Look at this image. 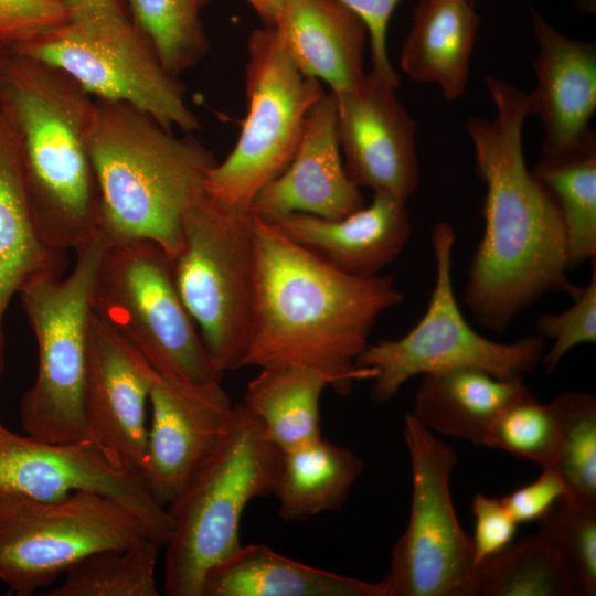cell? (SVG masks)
<instances>
[{
  "label": "cell",
  "mask_w": 596,
  "mask_h": 596,
  "mask_svg": "<svg viewBox=\"0 0 596 596\" xmlns=\"http://www.w3.org/2000/svg\"><path fill=\"white\" fill-rule=\"evenodd\" d=\"M281 450L257 419L234 404L214 450L167 505L173 523L167 542L163 592L201 596L207 571L240 545V523L255 498L273 494Z\"/></svg>",
  "instance_id": "5"
},
{
  "label": "cell",
  "mask_w": 596,
  "mask_h": 596,
  "mask_svg": "<svg viewBox=\"0 0 596 596\" xmlns=\"http://www.w3.org/2000/svg\"><path fill=\"white\" fill-rule=\"evenodd\" d=\"M142 480L167 508L214 450L233 405L221 382L158 374L150 395Z\"/></svg>",
  "instance_id": "16"
},
{
  "label": "cell",
  "mask_w": 596,
  "mask_h": 596,
  "mask_svg": "<svg viewBox=\"0 0 596 596\" xmlns=\"http://www.w3.org/2000/svg\"><path fill=\"white\" fill-rule=\"evenodd\" d=\"M566 496L567 490L560 475L554 469L546 468L542 469L534 481L502 497L501 501L519 524L540 521Z\"/></svg>",
  "instance_id": "39"
},
{
  "label": "cell",
  "mask_w": 596,
  "mask_h": 596,
  "mask_svg": "<svg viewBox=\"0 0 596 596\" xmlns=\"http://www.w3.org/2000/svg\"><path fill=\"white\" fill-rule=\"evenodd\" d=\"M269 223L333 267L356 277L380 275L402 253L412 233L406 202L384 193H374L369 205L340 219L291 213Z\"/></svg>",
  "instance_id": "20"
},
{
  "label": "cell",
  "mask_w": 596,
  "mask_h": 596,
  "mask_svg": "<svg viewBox=\"0 0 596 596\" xmlns=\"http://www.w3.org/2000/svg\"><path fill=\"white\" fill-rule=\"evenodd\" d=\"M326 387H330L328 376L312 368H262L247 384L242 404L265 438L287 451L322 436L320 397Z\"/></svg>",
  "instance_id": "27"
},
{
  "label": "cell",
  "mask_w": 596,
  "mask_h": 596,
  "mask_svg": "<svg viewBox=\"0 0 596 596\" xmlns=\"http://www.w3.org/2000/svg\"><path fill=\"white\" fill-rule=\"evenodd\" d=\"M340 1L365 25L372 60L371 73L397 88L400 77L389 58L387 30L391 17L401 0Z\"/></svg>",
  "instance_id": "38"
},
{
  "label": "cell",
  "mask_w": 596,
  "mask_h": 596,
  "mask_svg": "<svg viewBox=\"0 0 596 596\" xmlns=\"http://www.w3.org/2000/svg\"><path fill=\"white\" fill-rule=\"evenodd\" d=\"M68 20V0H0V41L13 47Z\"/></svg>",
  "instance_id": "36"
},
{
  "label": "cell",
  "mask_w": 596,
  "mask_h": 596,
  "mask_svg": "<svg viewBox=\"0 0 596 596\" xmlns=\"http://www.w3.org/2000/svg\"><path fill=\"white\" fill-rule=\"evenodd\" d=\"M3 427V425L0 423V429Z\"/></svg>",
  "instance_id": "43"
},
{
  "label": "cell",
  "mask_w": 596,
  "mask_h": 596,
  "mask_svg": "<svg viewBox=\"0 0 596 596\" xmlns=\"http://www.w3.org/2000/svg\"><path fill=\"white\" fill-rule=\"evenodd\" d=\"M12 49L62 70L94 98L127 103L172 130L200 128L179 76L130 17L70 19Z\"/></svg>",
  "instance_id": "11"
},
{
  "label": "cell",
  "mask_w": 596,
  "mask_h": 596,
  "mask_svg": "<svg viewBox=\"0 0 596 596\" xmlns=\"http://www.w3.org/2000/svg\"><path fill=\"white\" fill-rule=\"evenodd\" d=\"M206 0H126L134 24L174 75L195 66L210 49L201 11Z\"/></svg>",
  "instance_id": "31"
},
{
  "label": "cell",
  "mask_w": 596,
  "mask_h": 596,
  "mask_svg": "<svg viewBox=\"0 0 596 596\" xmlns=\"http://www.w3.org/2000/svg\"><path fill=\"white\" fill-rule=\"evenodd\" d=\"M76 491L117 500L145 522L160 546L170 540L167 508L141 478L113 465L89 439L51 443L0 429V494L54 501Z\"/></svg>",
  "instance_id": "14"
},
{
  "label": "cell",
  "mask_w": 596,
  "mask_h": 596,
  "mask_svg": "<svg viewBox=\"0 0 596 596\" xmlns=\"http://www.w3.org/2000/svg\"><path fill=\"white\" fill-rule=\"evenodd\" d=\"M70 19L129 17L126 0H68Z\"/></svg>",
  "instance_id": "40"
},
{
  "label": "cell",
  "mask_w": 596,
  "mask_h": 596,
  "mask_svg": "<svg viewBox=\"0 0 596 596\" xmlns=\"http://www.w3.org/2000/svg\"><path fill=\"white\" fill-rule=\"evenodd\" d=\"M363 471L351 450L323 436L281 451L273 496L284 521H305L338 511Z\"/></svg>",
  "instance_id": "26"
},
{
  "label": "cell",
  "mask_w": 596,
  "mask_h": 596,
  "mask_svg": "<svg viewBox=\"0 0 596 596\" xmlns=\"http://www.w3.org/2000/svg\"><path fill=\"white\" fill-rule=\"evenodd\" d=\"M345 172L337 130V98L324 93L310 108L286 169L253 200L251 212L272 222L291 213L340 219L365 205Z\"/></svg>",
  "instance_id": "18"
},
{
  "label": "cell",
  "mask_w": 596,
  "mask_h": 596,
  "mask_svg": "<svg viewBox=\"0 0 596 596\" xmlns=\"http://www.w3.org/2000/svg\"><path fill=\"white\" fill-rule=\"evenodd\" d=\"M560 436V418L553 401L539 402L531 391L511 402L491 423L482 446L510 453L551 468Z\"/></svg>",
  "instance_id": "33"
},
{
  "label": "cell",
  "mask_w": 596,
  "mask_h": 596,
  "mask_svg": "<svg viewBox=\"0 0 596 596\" xmlns=\"http://www.w3.org/2000/svg\"><path fill=\"white\" fill-rule=\"evenodd\" d=\"M475 531L471 539L476 566L512 544L518 523L501 499L476 493L471 501Z\"/></svg>",
  "instance_id": "37"
},
{
  "label": "cell",
  "mask_w": 596,
  "mask_h": 596,
  "mask_svg": "<svg viewBox=\"0 0 596 596\" xmlns=\"http://www.w3.org/2000/svg\"><path fill=\"white\" fill-rule=\"evenodd\" d=\"M456 234L448 222L433 227L435 280L427 309L403 337L369 343L356 365L375 371L371 397L390 402L412 377L455 368H477L499 379L523 377L544 354V338L532 334L511 343L492 341L466 320L455 295L451 259Z\"/></svg>",
  "instance_id": "9"
},
{
  "label": "cell",
  "mask_w": 596,
  "mask_h": 596,
  "mask_svg": "<svg viewBox=\"0 0 596 596\" xmlns=\"http://www.w3.org/2000/svg\"><path fill=\"white\" fill-rule=\"evenodd\" d=\"M172 265L179 295L216 370L242 368L255 292L254 214L204 192L183 216Z\"/></svg>",
  "instance_id": "7"
},
{
  "label": "cell",
  "mask_w": 596,
  "mask_h": 596,
  "mask_svg": "<svg viewBox=\"0 0 596 596\" xmlns=\"http://www.w3.org/2000/svg\"><path fill=\"white\" fill-rule=\"evenodd\" d=\"M404 439L412 469L411 514L383 578L387 596H477L471 539L450 493L456 451L411 413L404 416Z\"/></svg>",
  "instance_id": "13"
},
{
  "label": "cell",
  "mask_w": 596,
  "mask_h": 596,
  "mask_svg": "<svg viewBox=\"0 0 596 596\" xmlns=\"http://www.w3.org/2000/svg\"><path fill=\"white\" fill-rule=\"evenodd\" d=\"M485 84L496 116L466 123L486 195L485 230L468 269L465 304L481 327L502 333L545 295L574 298L581 287L568 277L557 206L525 163L522 131L530 116L528 94L489 75Z\"/></svg>",
  "instance_id": "1"
},
{
  "label": "cell",
  "mask_w": 596,
  "mask_h": 596,
  "mask_svg": "<svg viewBox=\"0 0 596 596\" xmlns=\"http://www.w3.org/2000/svg\"><path fill=\"white\" fill-rule=\"evenodd\" d=\"M0 110L18 143L42 240L75 252L99 227L89 153L95 98L62 70L12 49L0 81Z\"/></svg>",
  "instance_id": "3"
},
{
  "label": "cell",
  "mask_w": 596,
  "mask_h": 596,
  "mask_svg": "<svg viewBox=\"0 0 596 596\" xmlns=\"http://www.w3.org/2000/svg\"><path fill=\"white\" fill-rule=\"evenodd\" d=\"M66 253L45 244L38 231L18 143L0 110V376L6 369L3 323L10 301L38 275L64 276Z\"/></svg>",
  "instance_id": "22"
},
{
  "label": "cell",
  "mask_w": 596,
  "mask_h": 596,
  "mask_svg": "<svg viewBox=\"0 0 596 596\" xmlns=\"http://www.w3.org/2000/svg\"><path fill=\"white\" fill-rule=\"evenodd\" d=\"M157 371L94 311L84 389L86 438L116 467L142 479L147 406Z\"/></svg>",
  "instance_id": "15"
},
{
  "label": "cell",
  "mask_w": 596,
  "mask_h": 596,
  "mask_svg": "<svg viewBox=\"0 0 596 596\" xmlns=\"http://www.w3.org/2000/svg\"><path fill=\"white\" fill-rule=\"evenodd\" d=\"M92 307L158 374L198 384L221 382L223 374L179 295L172 257L158 244H106Z\"/></svg>",
  "instance_id": "8"
},
{
  "label": "cell",
  "mask_w": 596,
  "mask_h": 596,
  "mask_svg": "<svg viewBox=\"0 0 596 596\" xmlns=\"http://www.w3.org/2000/svg\"><path fill=\"white\" fill-rule=\"evenodd\" d=\"M395 89L365 74L355 91L336 95L337 130L351 181L407 202L419 182L416 125Z\"/></svg>",
  "instance_id": "17"
},
{
  "label": "cell",
  "mask_w": 596,
  "mask_h": 596,
  "mask_svg": "<svg viewBox=\"0 0 596 596\" xmlns=\"http://www.w3.org/2000/svg\"><path fill=\"white\" fill-rule=\"evenodd\" d=\"M411 413L424 427L482 445L496 417L529 391L522 377L499 379L477 368L422 375Z\"/></svg>",
  "instance_id": "25"
},
{
  "label": "cell",
  "mask_w": 596,
  "mask_h": 596,
  "mask_svg": "<svg viewBox=\"0 0 596 596\" xmlns=\"http://www.w3.org/2000/svg\"><path fill=\"white\" fill-rule=\"evenodd\" d=\"M143 539L153 540L145 522L97 492L54 501L0 494V581L17 596L33 595L95 552Z\"/></svg>",
  "instance_id": "12"
},
{
  "label": "cell",
  "mask_w": 596,
  "mask_h": 596,
  "mask_svg": "<svg viewBox=\"0 0 596 596\" xmlns=\"http://www.w3.org/2000/svg\"><path fill=\"white\" fill-rule=\"evenodd\" d=\"M264 21V25L273 26L289 0H245Z\"/></svg>",
  "instance_id": "41"
},
{
  "label": "cell",
  "mask_w": 596,
  "mask_h": 596,
  "mask_svg": "<svg viewBox=\"0 0 596 596\" xmlns=\"http://www.w3.org/2000/svg\"><path fill=\"white\" fill-rule=\"evenodd\" d=\"M89 153L105 243L148 241L173 258L183 216L217 163L213 152L193 134L177 136L127 103L95 98Z\"/></svg>",
  "instance_id": "4"
},
{
  "label": "cell",
  "mask_w": 596,
  "mask_h": 596,
  "mask_svg": "<svg viewBox=\"0 0 596 596\" xmlns=\"http://www.w3.org/2000/svg\"><path fill=\"white\" fill-rule=\"evenodd\" d=\"M480 18L473 0H419L401 51L412 79L439 86L454 102L466 91Z\"/></svg>",
  "instance_id": "24"
},
{
  "label": "cell",
  "mask_w": 596,
  "mask_h": 596,
  "mask_svg": "<svg viewBox=\"0 0 596 596\" xmlns=\"http://www.w3.org/2000/svg\"><path fill=\"white\" fill-rule=\"evenodd\" d=\"M273 28L298 68L334 95L363 82L368 32L340 0H289Z\"/></svg>",
  "instance_id": "21"
},
{
  "label": "cell",
  "mask_w": 596,
  "mask_h": 596,
  "mask_svg": "<svg viewBox=\"0 0 596 596\" xmlns=\"http://www.w3.org/2000/svg\"><path fill=\"white\" fill-rule=\"evenodd\" d=\"M12 52V46H10L9 44L0 41V81H1V76H2V73H3V70H4V66L7 64V61L10 56Z\"/></svg>",
  "instance_id": "42"
},
{
  "label": "cell",
  "mask_w": 596,
  "mask_h": 596,
  "mask_svg": "<svg viewBox=\"0 0 596 596\" xmlns=\"http://www.w3.org/2000/svg\"><path fill=\"white\" fill-rule=\"evenodd\" d=\"M540 534L561 553L582 596L596 594V507L558 500L539 521Z\"/></svg>",
  "instance_id": "34"
},
{
  "label": "cell",
  "mask_w": 596,
  "mask_h": 596,
  "mask_svg": "<svg viewBox=\"0 0 596 596\" xmlns=\"http://www.w3.org/2000/svg\"><path fill=\"white\" fill-rule=\"evenodd\" d=\"M160 545L151 540L95 552L65 572L45 596H158L156 567Z\"/></svg>",
  "instance_id": "30"
},
{
  "label": "cell",
  "mask_w": 596,
  "mask_h": 596,
  "mask_svg": "<svg viewBox=\"0 0 596 596\" xmlns=\"http://www.w3.org/2000/svg\"><path fill=\"white\" fill-rule=\"evenodd\" d=\"M255 245L253 317L242 366L312 368L340 395L372 380L375 371L356 360L377 318L404 299L393 278L345 274L257 216Z\"/></svg>",
  "instance_id": "2"
},
{
  "label": "cell",
  "mask_w": 596,
  "mask_h": 596,
  "mask_svg": "<svg viewBox=\"0 0 596 596\" xmlns=\"http://www.w3.org/2000/svg\"><path fill=\"white\" fill-rule=\"evenodd\" d=\"M201 596H387L366 582L315 567L265 544L240 545L205 574Z\"/></svg>",
  "instance_id": "23"
},
{
  "label": "cell",
  "mask_w": 596,
  "mask_h": 596,
  "mask_svg": "<svg viewBox=\"0 0 596 596\" xmlns=\"http://www.w3.org/2000/svg\"><path fill=\"white\" fill-rule=\"evenodd\" d=\"M531 22L539 50L536 86L526 93L530 115L544 128L543 157H554L595 135L589 121L596 110V46L562 34L533 9Z\"/></svg>",
  "instance_id": "19"
},
{
  "label": "cell",
  "mask_w": 596,
  "mask_h": 596,
  "mask_svg": "<svg viewBox=\"0 0 596 596\" xmlns=\"http://www.w3.org/2000/svg\"><path fill=\"white\" fill-rule=\"evenodd\" d=\"M595 262L593 260L588 284L581 287L578 294L572 298L573 305L560 313H544L535 322L538 333L553 340L552 347L541 361L546 373L552 372L573 348L596 342Z\"/></svg>",
  "instance_id": "35"
},
{
  "label": "cell",
  "mask_w": 596,
  "mask_h": 596,
  "mask_svg": "<svg viewBox=\"0 0 596 596\" xmlns=\"http://www.w3.org/2000/svg\"><path fill=\"white\" fill-rule=\"evenodd\" d=\"M477 596H582L558 550L538 533L477 565Z\"/></svg>",
  "instance_id": "29"
},
{
  "label": "cell",
  "mask_w": 596,
  "mask_h": 596,
  "mask_svg": "<svg viewBox=\"0 0 596 596\" xmlns=\"http://www.w3.org/2000/svg\"><path fill=\"white\" fill-rule=\"evenodd\" d=\"M105 248L96 234L75 251V266L66 277L38 275L18 295L38 349L35 380L21 396L19 417L24 434L36 439H86L84 389L92 296Z\"/></svg>",
  "instance_id": "6"
},
{
  "label": "cell",
  "mask_w": 596,
  "mask_h": 596,
  "mask_svg": "<svg viewBox=\"0 0 596 596\" xmlns=\"http://www.w3.org/2000/svg\"><path fill=\"white\" fill-rule=\"evenodd\" d=\"M560 418V436L551 469L562 478L566 498L596 507V397L567 392L552 400Z\"/></svg>",
  "instance_id": "32"
},
{
  "label": "cell",
  "mask_w": 596,
  "mask_h": 596,
  "mask_svg": "<svg viewBox=\"0 0 596 596\" xmlns=\"http://www.w3.org/2000/svg\"><path fill=\"white\" fill-rule=\"evenodd\" d=\"M247 55V115L236 145L210 170L204 188L214 201L242 210L289 164L306 117L324 94L318 79L298 68L273 26L251 33Z\"/></svg>",
  "instance_id": "10"
},
{
  "label": "cell",
  "mask_w": 596,
  "mask_h": 596,
  "mask_svg": "<svg viewBox=\"0 0 596 596\" xmlns=\"http://www.w3.org/2000/svg\"><path fill=\"white\" fill-rule=\"evenodd\" d=\"M552 195L564 227L570 270L596 259V138L531 170Z\"/></svg>",
  "instance_id": "28"
}]
</instances>
